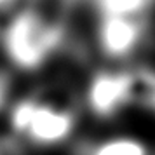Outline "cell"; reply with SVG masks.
<instances>
[{"instance_id": "cell-7", "label": "cell", "mask_w": 155, "mask_h": 155, "mask_svg": "<svg viewBox=\"0 0 155 155\" xmlns=\"http://www.w3.org/2000/svg\"><path fill=\"white\" fill-rule=\"evenodd\" d=\"M136 103L155 113V71H136Z\"/></svg>"}, {"instance_id": "cell-1", "label": "cell", "mask_w": 155, "mask_h": 155, "mask_svg": "<svg viewBox=\"0 0 155 155\" xmlns=\"http://www.w3.org/2000/svg\"><path fill=\"white\" fill-rule=\"evenodd\" d=\"M77 112L54 99L30 94L9 108V129L31 147L52 148L70 140L77 129Z\"/></svg>"}, {"instance_id": "cell-6", "label": "cell", "mask_w": 155, "mask_h": 155, "mask_svg": "<svg viewBox=\"0 0 155 155\" xmlns=\"http://www.w3.org/2000/svg\"><path fill=\"white\" fill-rule=\"evenodd\" d=\"M153 0H98V7L103 16L140 18Z\"/></svg>"}, {"instance_id": "cell-5", "label": "cell", "mask_w": 155, "mask_h": 155, "mask_svg": "<svg viewBox=\"0 0 155 155\" xmlns=\"http://www.w3.org/2000/svg\"><path fill=\"white\" fill-rule=\"evenodd\" d=\"M78 155H150L148 147L133 136H110L80 148Z\"/></svg>"}, {"instance_id": "cell-9", "label": "cell", "mask_w": 155, "mask_h": 155, "mask_svg": "<svg viewBox=\"0 0 155 155\" xmlns=\"http://www.w3.org/2000/svg\"><path fill=\"white\" fill-rule=\"evenodd\" d=\"M9 2H11V0H0V7H5V5H9Z\"/></svg>"}, {"instance_id": "cell-4", "label": "cell", "mask_w": 155, "mask_h": 155, "mask_svg": "<svg viewBox=\"0 0 155 155\" xmlns=\"http://www.w3.org/2000/svg\"><path fill=\"white\" fill-rule=\"evenodd\" d=\"M145 26L140 18L103 16L98 26L99 51L110 59H124L140 45Z\"/></svg>"}, {"instance_id": "cell-8", "label": "cell", "mask_w": 155, "mask_h": 155, "mask_svg": "<svg viewBox=\"0 0 155 155\" xmlns=\"http://www.w3.org/2000/svg\"><path fill=\"white\" fill-rule=\"evenodd\" d=\"M9 96V80L4 73H0V108L7 103Z\"/></svg>"}, {"instance_id": "cell-3", "label": "cell", "mask_w": 155, "mask_h": 155, "mask_svg": "<svg viewBox=\"0 0 155 155\" xmlns=\"http://www.w3.org/2000/svg\"><path fill=\"white\" fill-rule=\"evenodd\" d=\"M85 106L98 120H110L136 103V71L99 70L85 85Z\"/></svg>"}, {"instance_id": "cell-2", "label": "cell", "mask_w": 155, "mask_h": 155, "mask_svg": "<svg viewBox=\"0 0 155 155\" xmlns=\"http://www.w3.org/2000/svg\"><path fill=\"white\" fill-rule=\"evenodd\" d=\"M59 31L30 11L16 14L2 33V49L7 59L21 71L42 68L59 45Z\"/></svg>"}]
</instances>
